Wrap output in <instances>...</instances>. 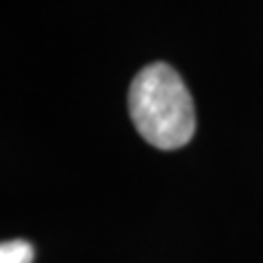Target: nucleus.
<instances>
[{"label": "nucleus", "mask_w": 263, "mask_h": 263, "mask_svg": "<svg viewBox=\"0 0 263 263\" xmlns=\"http://www.w3.org/2000/svg\"><path fill=\"white\" fill-rule=\"evenodd\" d=\"M35 250L27 239H11L0 246V263H33Z\"/></svg>", "instance_id": "f03ea898"}, {"label": "nucleus", "mask_w": 263, "mask_h": 263, "mask_svg": "<svg viewBox=\"0 0 263 263\" xmlns=\"http://www.w3.org/2000/svg\"><path fill=\"white\" fill-rule=\"evenodd\" d=\"M129 117L138 134L158 149L184 147L195 134V105L182 77L164 62L149 64L132 79Z\"/></svg>", "instance_id": "f257e3e1"}]
</instances>
